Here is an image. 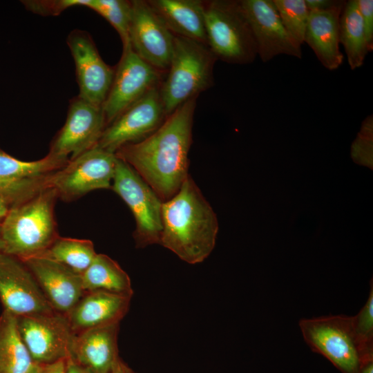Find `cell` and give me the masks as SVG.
I'll return each mask as SVG.
<instances>
[{
    "label": "cell",
    "instance_id": "obj_1",
    "mask_svg": "<svg viewBox=\"0 0 373 373\" xmlns=\"http://www.w3.org/2000/svg\"><path fill=\"white\" fill-rule=\"evenodd\" d=\"M196 99L192 98L179 106L147 137L126 144L115 153L139 174L162 202L174 196L189 175L188 154Z\"/></svg>",
    "mask_w": 373,
    "mask_h": 373
},
{
    "label": "cell",
    "instance_id": "obj_2",
    "mask_svg": "<svg viewBox=\"0 0 373 373\" xmlns=\"http://www.w3.org/2000/svg\"><path fill=\"white\" fill-rule=\"evenodd\" d=\"M160 245L191 265L211 253L218 231L216 215L189 175L179 191L162 205Z\"/></svg>",
    "mask_w": 373,
    "mask_h": 373
},
{
    "label": "cell",
    "instance_id": "obj_3",
    "mask_svg": "<svg viewBox=\"0 0 373 373\" xmlns=\"http://www.w3.org/2000/svg\"><path fill=\"white\" fill-rule=\"evenodd\" d=\"M57 198L48 187L11 207L1 224L3 252L21 260L44 252L59 236L54 213Z\"/></svg>",
    "mask_w": 373,
    "mask_h": 373
},
{
    "label": "cell",
    "instance_id": "obj_4",
    "mask_svg": "<svg viewBox=\"0 0 373 373\" xmlns=\"http://www.w3.org/2000/svg\"><path fill=\"white\" fill-rule=\"evenodd\" d=\"M216 60L207 45L175 35L168 73L160 86L167 117L213 85V71Z\"/></svg>",
    "mask_w": 373,
    "mask_h": 373
},
{
    "label": "cell",
    "instance_id": "obj_5",
    "mask_svg": "<svg viewBox=\"0 0 373 373\" xmlns=\"http://www.w3.org/2000/svg\"><path fill=\"white\" fill-rule=\"evenodd\" d=\"M207 46L217 59L233 64L252 63L258 55L251 27L238 1H204Z\"/></svg>",
    "mask_w": 373,
    "mask_h": 373
},
{
    "label": "cell",
    "instance_id": "obj_6",
    "mask_svg": "<svg viewBox=\"0 0 373 373\" xmlns=\"http://www.w3.org/2000/svg\"><path fill=\"white\" fill-rule=\"evenodd\" d=\"M306 343L342 373H357L364 353L354 332L352 316L329 315L300 320ZM373 353V352H372Z\"/></svg>",
    "mask_w": 373,
    "mask_h": 373
},
{
    "label": "cell",
    "instance_id": "obj_7",
    "mask_svg": "<svg viewBox=\"0 0 373 373\" xmlns=\"http://www.w3.org/2000/svg\"><path fill=\"white\" fill-rule=\"evenodd\" d=\"M111 188L133 214L136 223L133 233L136 247L144 248L160 244L163 202L130 165L117 157Z\"/></svg>",
    "mask_w": 373,
    "mask_h": 373
},
{
    "label": "cell",
    "instance_id": "obj_8",
    "mask_svg": "<svg viewBox=\"0 0 373 373\" xmlns=\"http://www.w3.org/2000/svg\"><path fill=\"white\" fill-rule=\"evenodd\" d=\"M117 157L99 147H94L68 160L61 169L52 173L50 186L57 197L73 201L95 189H111Z\"/></svg>",
    "mask_w": 373,
    "mask_h": 373
},
{
    "label": "cell",
    "instance_id": "obj_9",
    "mask_svg": "<svg viewBox=\"0 0 373 373\" xmlns=\"http://www.w3.org/2000/svg\"><path fill=\"white\" fill-rule=\"evenodd\" d=\"M16 318L20 336L35 364H50L70 356L75 334L66 315L53 311Z\"/></svg>",
    "mask_w": 373,
    "mask_h": 373
},
{
    "label": "cell",
    "instance_id": "obj_10",
    "mask_svg": "<svg viewBox=\"0 0 373 373\" xmlns=\"http://www.w3.org/2000/svg\"><path fill=\"white\" fill-rule=\"evenodd\" d=\"M163 73L140 58L131 46L123 48L102 105L106 126L150 90L160 86Z\"/></svg>",
    "mask_w": 373,
    "mask_h": 373
},
{
    "label": "cell",
    "instance_id": "obj_11",
    "mask_svg": "<svg viewBox=\"0 0 373 373\" xmlns=\"http://www.w3.org/2000/svg\"><path fill=\"white\" fill-rule=\"evenodd\" d=\"M160 86L150 90L109 124L96 146L115 153L122 146L141 141L155 131L167 117Z\"/></svg>",
    "mask_w": 373,
    "mask_h": 373
},
{
    "label": "cell",
    "instance_id": "obj_12",
    "mask_svg": "<svg viewBox=\"0 0 373 373\" xmlns=\"http://www.w3.org/2000/svg\"><path fill=\"white\" fill-rule=\"evenodd\" d=\"M106 127L102 107L77 96L70 102L65 124L52 140L48 153L71 160L95 147Z\"/></svg>",
    "mask_w": 373,
    "mask_h": 373
},
{
    "label": "cell",
    "instance_id": "obj_13",
    "mask_svg": "<svg viewBox=\"0 0 373 373\" xmlns=\"http://www.w3.org/2000/svg\"><path fill=\"white\" fill-rule=\"evenodd\" d=\"M129 32L133 50L144 61L161 72L167 71L172 57L175 35L148 1H131Z\"/></svg>",
    "mask_w": 373,
    "mask_h": 373
},
{
    "label": "cell",
    "instance_id": "obj_14",
    "mask_svg": "<svg viewBox=\"0 0 373 373\" xmlns=\"http://www.w3.org/2000/svg\"><path fill=\"white\" fill-rule=\"evenodd\" d=\"M0 300L3 310L16 316L55 311L25 262L3 252H0Z\"/></svg>",
    "mask_w": 373,
    "mask_h": 373
},
{
    "label": "cell",
    "instance_id": "obj_15",
    "mask_svg": "<svg viewBox=\"0 0 373 373\" xmlns=\"http://www.w3.org/2000/svg\"><path fill=\"white\" fill-rule=\"evenodd\" d=\"M238 2L252 30L258 55L263 62L279 55L302 57L301 46L286 31L273 0H239Z\"/></svg>",
    "mask_w": 373,
    "mask_h": 373
},
{
    "label": "cell",
    "instance_id": "obj_16",
    "mask_svg": "<svg viewBox=\"0 0 373 373\" xmlns=\"http://www.w3.org/2000/svg\"><path fill=\"white\" fill-rule=\"evenodd\" d=\"M67 44L73 56L79 93L78 96L102 106L110 90L115 70L102 59L91 38L85 31H72Z\"/></svg>",
    "mask_w": 373,
    "mask_h": 373
},
{
    "label": "cell",
    "instance_id": "obj_17",
    "mask_svg": "<svg viewBox=\"0 0 373 373\" xmlns=\"http://www.w3.org/2000/svg\"><path fill=\"white\" fill-rule=\"evenodd\" d=\"M23 261L55 312L68 314L84 294L81 274L67 266L41 256Z\"/></svg>",
    "mask_w": 373,
    "mask_h": 373
},
{
    "label": "cell",
    "instance_id": "obj_18",
    "mask_svg": "<svg viewBox=\"0 0 373 373\" xmlns=\"http://www.w3.org/2000/svg\"><path fill=\"white\" fill-rule=\"evenodd\" d=\"M119 330L115 323L75 334L69 357L91 373H111L119 358Z\"/></svg>",
    "mask_w": 373,
    "mask_h": 373
},
{
    "label": "cell",
    "instance_id": "obj_19",
    "mask_svg": "<svg viewBox=\"0 0 373 373\" xmlns=\"http://www.w3.org/2000/svg\"><path fill=\"white\" fill-rule=\"evenodd\" d=\"M131 297L102 291L85 292L66 314L75 334L119 323L127 314Z\"/></svg>",
    "mask_w": 373,
    "mask_h": 373
},
{
    "label": "cell",
    "instance_id": "obj_20",
    "mask_svg": "<svg viewBox=\"0 0 373 373\" xmlns=\"http://www.w3.org/2000/svg\"><path fill=\"white\" fill-rule=\"evenodd\" d=\"M345 1L327 10L309 11L304 42L329 70L338 68L343 60L339 48V20Z\"/></svg>",
    "mask_w": 373,
    "mask_h": 373
},
{
    "label": "cell",
    "instance_id": "obj_21",
    "mask_svg": "<svg viewBox=\"0 0 373 373\" xmlns=\"http://www.w3.org/2000/svg\"><path fill=\"white\" fill-rule=\"evenodd\" d=\"M148 2L174 35L207 45L204 1L149 0Z\"/></svg>",
    "mask_w": 373,
    "mask_h": 373
},
{
    "label": "cell",
    "instance_id": "obj_22",
    "mask_svg": "<svg viewBox=\"0 0 373 373\" xmlns=\"http://www.w3.org/2000/svg\"><path fill=\"white\" fill-rule=\"evenodd\" d=\"M81 276L85 292L102 291L131 298L133 294L127 273L115 260L105 254H97Z\"/></svg>",
    "mask_w": 373,
    "mask_h": 373
},
{
    "label": "cell",
    "instance_id": "obj_23",
    "mask_svg": "<svg viewBox=\"0 0 373 373\" xmlns=\"http://www.w3.org/2000/svg\"><path fill=\"white\" fill-rule=\"evenodd\" d=\"M35 363L19 333L16 316H0V373H30Z\"/></svg>",
    "mask_w": 373,
    "mask_h": 373
},
{
    "label": "cell",
    "instance_id": "obj_24",
    "mask_svg": "<svg viewBox=\"0 0 373 373\" xmlns=\"http://www.w3.org/2000/svg\"><path fill=\"white\" fill-rule=\"evenodd\" d=\"M339 41L351 70L361 67L370 51L356 0L345 1L339 20Z\"/></svg>",
    "mask_w": 373,
    "mask_h": 373
},
{
    "label": "cell",
    "instance_id": "obj_25",
    "mask_svg": "<svg viewBox=\"0 0 373 373\" xmlns=\"http://www.w3.org/2000/svg\"><path fill=\"white\" fill-rule=\"evenodd\" d=\"M96 255L91 240L58 236L44 252L37 256L61 263L82 274L90 265Z\"/></svg>",
    "mask_w": 373,
    "mask_h": 373
},
{
    "label": "cell",
    "instance_id": "obj_26",
    "mask_svg": "<svg viewBox=\"0 0 373 373\" xmlns=\"http://www.w3.org/2000/svg\"><path fill=\"white\" fill-rule=\"evenodd\" d=\"M66 160L51 154L37 161L17 159L0 149V177L12 180L35 178L51 174L64 166Z\"/></svg>",
    "mask_w": 373,
    "mask_h": 373
},
{
    "label": "cell",
    "instance_id": "obj_27",
    "mask_svg": "<svg viewBox=\"0 0 373 373\" xmlns=\"http://www.w3.org/2000/svg\"><path fill=\"white\" fill-rule=\"evenodd\" d=\"M87 7L103 17L119 34L123 48L130 46L129 32L132 15L131 1L84 0Z\"/></svg>",
    "mask_w": 373,
    "mask_h": 373
},
{
    "label": "cell",
    "instance_id": "obj_28",
    "mask_svg": "<svg viewBox=\"0 0 373 373\" xmlns=\"http://www.w3.org/2000/svg\"><path fill=\"white\" fill-rule=\"evenodd\" d=\"M273 2L286 31L301 46L309 15L305 0H273Z\"/></svg>",
    "mask_w": 373,
    "mask_h": 373
},
{
    "label": "cell",
    "instance_id": "obj_29",
    "mask_svg": "<svg viewBox=\"0 0 373 373\" xmlns=\"http://www.w3.org/2000/svg\"><path fill=\"white\" fill-rule=\"evenodd\" d=\"M50 175L35 178L12 180L0 177V196L8 203L10 209L50 187Z\"/></svg>",
    "mask_w": 373,
    "mask_h": 373
},
{
    "label": "cell",
    "instance_id": "obj_30",
    "mask_svg": "<svg viewBox=\"0 0 373 373\" xmlns=\"http://www.w3.org/2000/svg\"><path fill=\"white\" fill-rule=\"evenodd\" d=\"M352 321L354 334L362 351L365 354L373 352L372 279L367 300L359 312L352 316Z\"/></svg>",
    "mask_w": 373,
    "mask_h": 373
},
{
    "label": "cell",
    "instance_id": "obj_31",
    "mask_svg": "<svg viewBox=\"0 0 373 373\" xmlns=\"http://www.w3.org/2000/svg\"><path fill=\"white\" fill-rule=\"evenodd\" d=\"M351 157L358 164L372 169L373 115H368L362 122L360 131L351 146Z\"/></svg>",
    "mask_w": 373,
    "mask_h": 373
},
{
    "label": "cell",
    "instance_id": "obj_32",
    "mask_svg": "<svg viewBox=\"0 0 373 373\" xmlns=\"http://www.w3.org/2000/svg\"><path fill=\"white\" fill-rule=\"evenodd\" d=\"M83 0L26 1L25 6L32 12L42 15H57L66 8L82 6Z\"/></svg>",
    "mask_w": 373,
    "mask_h": 373
},
{
    "label": "cell",
    "instance_id": "obj_33",
    "mask_svg": "<svg viewBox=\"0 0 373 373\" xmlns=\"http://www.w3.org/2000/svg\"><path fill=\"white\" fill-rule=\"evenodd\" d=\"M365 29L369 51L373 50V1L356 0Z\"/></svg>",
    "mask_w": 373,
    "mask_h": 373
},
{
    "label": "cell",
    "instance_id": "obj_34",
    "mask_svg": "<svg viewBox=\"0 0 373 373\" xmlns=\"http://www.w3.org/2000/svg\"><path fill=\"white\" fill-rule=\"evenodd\" d=\"M342 0H305L306 6L311 10H327L341 2Z\"/></svg>",
    "mask_w": 373,
    "mask_h": 373
},
{
    "label": "cell",
    "instance_id": "obj_35",
    "mask_svg": "<svg viewBox=\"0 0 373 373\" xmlns=\"http://www.w3.org/2000/svg\"><path fill=\"white\" fill-rule=\"evenodd\" d=\"M357 373H373V353L362 357Z\"/></svg>",
    "mask_w": 373,
    "mask_h": 373
},
{
    "label": "cell",
    "instance_id": "obj_36",
    "mask_svg": "<svg viewBox=\"0 0 373 373\" xmlns=\"http://www.w3.org/2000/svg\"><path fill=\"white\" fill-rule=\"evenodd\" d=\"M64 373H91L70 357L65 359Z\"/></svg>",
    "mask_w": 373,
    "mask_h": 373
},
{
    "label": "cell",
    "instance_id": "obj_37",
    "mask_svg": "<svg viewBox=\"0 0 373 373\" xmlns=\"http://www.w3.org/2000/svg\"><path fill=\"white\" fill-rule=\"evenodd\" d=\"M42 373H64L65 360L41 365Z\"/></svg>",
    "mask_w": 373,
    "mask_h": 373
},
{
    "label": "cell",
    "instance_id": "obj_38",
    "mask_svg": "<svg viewBox=\"0 0 373 373\" xmlns=\"http://www.w3.org/2000/svg\"><path fill=\"white\" fill-rule=\"evenodd\" d=\"M111 373H137L133 370L126 363L119 357L115 364Z\"/></svg>",
    "mask_w": 373,
    "mask_h": 373
},
{
    "label": "cell",
    "instance_id": "obj_39",
    "mask_svg": "<svg viewBox=\"0 0 373 373\" xmlns=\"http://www.w3.org/2000/svg\"><path fill=\"white\" fill-rule=\"evenodd\" d=\"M9 209L10 207L6 201L0 196V221L5 218Z\"/></svg>",
    "mask_w": 373,
    "mask_h": 373
},
{
    "label": "cell",
    "instance_id": "obj_40",
    "mask_svg": "<svg viewBox=\"0 0 373 373\" xmlns=\"http://www.w3.org/2000/svg\"><path fill=\"white\" fill-rule=\"evenodd\" d=\"M30 373H42L41 366L35 364Z\"/></svg>",
    "mask_w": 373,
    "mask_h": 373
},
{
    "label": "cell",
    "instance_id": "obj_41",
    "mask_svg": "<svg viewBox=\"0 0 373 373\" xmlns=\"http://www.w3.org/2000/svg\"><path fill=\"white\" fill-rule=\"evenodd\" d=\"M4 248V243L2 238V234H1V227L0 224V252H3Z\"/></svg>",
    "mask_w": 373,
    "mask_h": 373
}]
</instances>
